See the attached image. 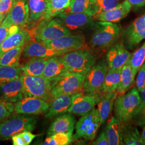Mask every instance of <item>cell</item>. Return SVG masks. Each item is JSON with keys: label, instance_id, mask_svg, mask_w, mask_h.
<instances>
[{"label": "cell", "instance_id": "cell-17", "mask_svg": "<svg viewBox=\"0 0 145 145\" xmlns=\"http://www.w3.org/2000/svg\"><path fill=\"white\" fill-rule=\"evenodd\" d=\"M20 78L0 85V99L15 103L24 98Z\"/></svg>", "mask_w": 145, "mask_h": 145}, {"label": "cell", "instance_id": "cell-28", "mask_svg": "<svg viewBox=\"0 0 145 145\" xmlns=\"http://www.w3.org/2000/svg\"><path fill=\"white\" fill-rule=\"evenodd\" d=\"M105 132L109 145H123L121 139V124L114 117L109 121Z\"/></svg>", "mask_w": 145, "mask_h": 145}, {"label": "cell", "instance_id": "cell-4", "mask_svg": "<svg viewBox=\"0 0 145 145\" xmlns=\"http://www.w3.org/2000/svg\"><path fill=\"white\" fill-rule=\"evenodd\" d=\"M69 72L86 74L97 61L93 50L83 48L60 56Z\"/></svg>", "mask_w": 145, "mask_h": 145}, {"label": "cell", "instance_id": "cell-6", "mask_svg": "<svg viewBox=\"0 0 145 145\" xmlns=\"http://www.w3.org/2000/svg\"><path fill=\"white\" fill-rule=\"evenodd\" d=\"M101 125L98 110L93 108L87 114L82 116L76 123V132L73 135V140L82 139L93 141L95 139Z\"/></svg>", "mask_w": 145, "mask_h": 145}, {"label": "cell", "instance_id": "cell-39", "mask_svg": "<svg viewBox=\"0 0 145 145\" xmlns=\"http://www.w3.org/2000/svg\"><path fill=\"white\" fill-rule=\"evenodd\" d=\"M121 0H96L99 6V12H103L113 9L120 3Z\"/></svg>", "mask_w": 145, "mask_h": 145}, {"label": "cell", "instance_id": "cell-26", "mask_svg": "<svg viewBox=\"0 0 145 145\" xmlns=\"http://www.w3.org/2000/svg\"><path fill=\"white\" fill-rule=\"evenodd\" d=\"M49 57H33L21 66L23 75L32 76H41Z\"/></svg>", "mask_w": 145, "mask_h": 145}, {"label": "cell", "instance_id": "cell-48", "mask_svg": "<svg viewBox=\"0 0 145 145\" xmlns=\"http://www.w3.org/2000/svg\"><path fill=\"white\" fill-rule=\"evenodd\" d=\"M140 139L141 142L142 143V145H145V126L143 127V130L140 135Z\"/></svg>", "mask_w": 145, "mask_h": 145}, {"label": "cell", "instance_id": "cell-2", "mask_svg": "<svg viewBox=\"0 0 145 145\" xmlns=\"http://www.w3.org/2000/svg\"><path fill=\"white\" fill-rule=\"evenodd\" d=\"M22 93L24 97H34L42 99L47 102L53 101L51 96L52 88L60 79L21 75Z\"/></svg>", "mask_w": 145, "mask_h": 145}, {"label": "cell", "instance_id": "cell-7", "mask_svg": "<svg viewBox=\"0 0 145 145\" xmlns=\"http://www.w3.org/2000/svg\"><path fill=\"white\" fill-rule=\"evenodd\" d=\"M108 69L107 62L104 59L96 61L86 74L82 88L83 94H101V90Z\"/></svg>", "mask_w": 145, "mask_h": 145}, {"label": "cell", "instance_id": "cell-21", "mask_svg": "<svg viewBox=\"0 0 145 145\" xmlns=\"http://www.w3.org/2000/svg\"><path fill=\"white\" fill-rule=\"evenodd\" d=\"M75 123L76 120L72 114H63L52 123L47 131V135L49 136L57 133H73Z\"/></svg>", "mask_w": 145, "mask_h": 145}, {"label": "cell", "instance_id": "cell-44", "mask_svg": "<svg viewBox=\"0 0 145 145\" xmlns=\"http://www.w3.org/2000/svg\"><path fill=\"white\" fill-rule=\"evenodd\" d=\"M21 133L25 145H30L32 140L37 137L36 135L32 134L31 131H24L21 132Z\"/></svg>", "mask_w": 145, "mask_h": 145}, {"label": "cell", "instance_id": "cell-27", "mask_svg": "<svg viewBox=\"0 0 145 145\" xmlns=\"http://www.w3.org/2000/svg\"><path fill=\"white\" fill-rule=\"evenodd\" d=\"M137 73L128 62L123 67L120 81L116 90L118 95L125 93L130 89L135 82Z\"/></svg>", "mask_w": 145, "mask_h": 145}, {"label": "cell", "instance_id": "cell-35", "mask_svg": "<svg viewBox=\"0 0 145 145\" xmlns=\"http://www.w3.org/2000/svg\"><path fill=\"white\" fill-rule=\"evenodd\" d=\"M20 29V26L13 24L10 16L8 14L0 24V45L7 37L18 31Z\"/></svg>", "mask_w": 145, "mask_h": 145}, {"label": "cell", "instance_id": "cell-45", "mask_svg": "<svg viewBox=\"0 0 145 145\" xmlns=\"http://www.w3.org/2000/svg\"><path fill=\"white\" fill-rule=\"evenodd\" d=\"M21 133L14 135L11 137L12 144L14 145H25Z\"/></svg>", "mask_w": 145, "mask_h": 145}, {"label": "cell", "instance_id": "cell-5", "mask_svg": "<svg viewBox=\"0 0 145 145\" xmlns=\"http://www.w3.org/2000/svg\"><path fill=\"white\" fill-rule=\"evenodd\" d=\"M90 44L93 48L103 49L112 46L120 35V27L113 23L99 21L94 24Z\"/></svg>", "mask_w": 145, "mask_h": 145}, {"label": "cell", "instance_id": "cell-41", "mask_svg": "<svg viewBox=\"0 0 145 145\" xmlns=\"http://www.w3.org/2000/svg\"><path fill=\"white\" fill-rule=\"evenodd\" d=\"M132 123L135 125L141 127L145 126V106L137 112L133 117Z\"/></svg>", "mask_w": 145, "mask_h": 145}, {"label": "cell", "instance_id": "cell-18", "mask_svg": "<svg viewBox=\"0 0 145 145\" xmlns=\"http://www.w3.org/2000/svg\"><path fill=\"white\" fill-rule=\"evenodd\" d=\"M81 93L71 95H61L53 99L52 103L50 104V108L46 113L45 117L50 118L67 112L68 110L71 106L74 99Z\"/></svg>", "mask_w": 145, "mask_h": 145}, {"label": "cell", "instance_id": "cell-36", "mask_svg": "<svg viewBox=\"0 0 145 145\" xmlns=\"http://www.w3.org/2000/svg\"><path fill=\"white\" fill-rule=\"evenodd\" d=\"M20 67H9L0 66V85L11 81L21 76Z\"/></svg>", "mask_w": 145, "mask_h": 145}, {"label": "cell", "instance_id": "cell-49", "mask_svg": "<svg viewBox=\"0 0 145 145\" xmlns=\"http://www.w3.org/2000/svg\"><path fill=\"white\" fill-rule=\"evenodd\" d=\"M7 14H0V24L2 23V22L4 20Z\"/></svg>", "mask_w": 145, "mask_h": 145}, {"label": "cell", "instance_id": "cell-19", "mask_svg": "<svg viewBox=\"0 0 145 145\" xmlns=\"http://www.w3.org/2000/svg\"><path fill=\"white\" fill-rule=\"evenodd\" d=\"M31 33L25 30L20 29L7 37L0 45V57L8 51L20 46H23L30 39Z\"/></svg>", "mask_w": 145, "mask_h": 145}, {"label": "cell", "instance_id": "cell-9", "mask_svg": "<svg viewBox=\"0 0 145 145\" xmlns=\"http://www.w3.org/2000/svg\"><path fill=\"white\" fill-rule=\"evenodd\" d=\"M86 74L69 72L60 78L52 88V99L61 95L82 92Z\"/></svg>", "mask_w": 145, "mask_h": 145}, {"label": "cell", "instance_id": "cell-25", "mask_svg": "<svg viewBox=\"0 0 145 145\" xmlns=\"http://www.w3.org/2000/svg\"><path fill=\"white\" fill-rule=\"evenodd\" d=\"M117 95L116 91L101 93L100 95L99 102L97 103V110L101 124L105 123L111 114Z\"/></svg>", "mask_w": 145, "mask_h": 145}, {"label": "cell", "instance_id": "cell-34", "mask_svg": "<svg viewBox=\"0 0 145 145\" xmlns=\"http://www.w3.org/2000/svg\"><path fill=\"white\" fill-rule=\"evenodd\" d=\"M73 141L72 133H57L49 135L44 142L43 145H67Z\"/></svg>", "mask_w": 145, "mask_h": 145}, {"label": "cell", "instance_id": "cell-20", "mask_svg": "<svg viewBox=\"0 0 145 145\" xmlns=\"http://www.w3.org/2000/svg\"><path fill=\"white\" fill-rule=\"evenodd\" d=\"M23 57L27 59L33 57H51L59 56L57 52L47 47L42 42L32 40L27 42L23 48Z\"/></svg>", "mask_w": 145, "mask_h": 145}, {"label": "cell", "instance_id": "cell-24", "mask_svg": "<svg viewBox=\"0 0 145 145\" xmlns=\"http://www.w3.org/2000/svg\"><path fill=\"white\" fill-rule=\"evenodd\" d=\"M99 10L96 0H72L70 5L63 12L82 13L93 17Z\"/></svg>", "mask_w": 145, "mask_h": 145}, {"label": "cell", "instance_id": "cell-29", "mask_svg": "<svg viewBox=\"0 0 145 145\" xmlns=\"http://www.w3.org/2000/svg\"><path fill=\"white\" fill-rule=\"evenodd\" d=\"M140 133L133 123L121 124V139L123 145H143Z\"/></svg>", "mask_w": 145, "mask_h": 145}, {"label": "cell", "instance_id": "cell-11", "mask_svg": "<svg viewBox=\"0 0 145 145\" xmlns=\"http://www.w3.org/2000/svg\"><path fill=\"white\" fill-rule=\"evenodd\" d=\"M122 42L125 47L132 50L145 39V13L136 18L121 33Z\"/></svg>", "mask_w": 145, "mask_h": 145}, {"label": "cell", "instance_id": "cell-23", "mask_svg": "<svg viewBox=\"0 0 145 145\" xmlns=\"http://www.w3.org/2000/svg\"><path fill=\"white\" fill-rule=\"evenodd\" d=\"M68 72L65 65L59 56L48 58L42 75L48 78L59 79Z\"/></svg>", "mask_w": 145, "mask_h": 145}, {"label": "cell", "instance_id": "cell-42", "mask_svg": "<svg viewBox=\"0 0 145 145\" xmlns=\"http://www.w3.org/2000/svg\"><path fill=\"white\" fill-rule=\"evenodd\" d=\"M16 0H0V14H8L14 5Z\"/></svg>", "mask_w": 145, "mask_h": 145}, {"label": "cell", "instance_id": "cell-3", "mask_svg": "<svg viewBox=\"0 0 145 145\" xmlns=\"http://www.w3.org/2000/svg\"><path fill=\"white\" fill-rule=\"evenodd\" d=\"M38 118L34 115L16 114L0 121V140H7L24 131H32Z\"/></svg>", "mask_w": 145, "mask_h": 145}, {"label": "cell", "instance_id": "cell-12", "mask_svg": "<svg viewBox=\"0 0 145 145\" xmlns=\"http://www.w3.org/2000/svg\"><path fill=\"white\" fill-rule=\"evenodd\" d=\"M50 104L46 101L34 97H24L14 104V112L17 114L38 115L46 114Z\"/></svg>", "mask_w": 145, "mask_h": 145}, {"label": "cell", "instance_id": "cell-47", "mask_svg": "<svg viewBox=\"0 0 145 145\" xmlns=\"http://www.w3.org/2000/svg\"><path fill=\"white\" fill-rule=\"evenodd\" d=\"M140 93H141V95H140L141 103H140V106H139V108L137 109L135 114L137 112H138L139 111H140L141 109L143 108L145 106V86L144 89H142V90L140 92Z\"/></svg>", "mask_w": 145, "mask_h": 145}, {"label": "cell", "instance_id": "cell-14", "mask_svg": "<svg viewBox=\"0 0 145 145\" xmlns=\"http://www.w3.org/2000/svg\"><path fill=\"white\" fill-rule=\"evenodd\" d=\"M131 56L123 43L119 42L111 47L106 54V62L108 70L122 68L128 62Z\"/></svg>", "mask_w": 145, "mask_h": 145}, {"label": "cell", "instance_id": "cell-31", "mask_svg": "<svg viewBox=\"0 0 145 145\" xmlns=\"http://www.w3.org/2000/svg\"><path fill=\"white\" fill-rule=\"evenodd\" d=\"M23 46L11 49L0 57V66L9 67H20V59L23 50Z\"/></svg>", "mask_w": 145, "mask_h": 145}, {"label": "cell", "instance_id": "cell-46", "mask_svg": "<svg viewBox=\"0 0 145 145\" xmlns=\"http://www.w3.org/2000/svg\"><path fill=\"white\" fill-rule=\"evenodd\" d=\"M135 9H138L145 6V0H126Z\"/></svg>", "mask_w": 145, "mask_h": 145}, {"label": "cell", "instance_id": "cell-40", "mask_svg": "<svg viewBox=\"0 0 145 145\" xmlns=\"http://www.w3.org/2000/svg\"><path fill=\"white\" fill-rule=\"evenodd\" d=\"M136 80V86L140 93L145 86V63H144L138 71Z\"/></svg>", "mask_w": 145, "mask_h": 145}, {"label": "cell", "instance_id": "cell-16", "mask_svg": "<svg viewBox=\"0 0 145 145\" xmlns=\"http://www.w3.org/2000/svg\"><path fill=\"white\" fill-rule=\"evenodd\" d=\"M131 9L130 3L125 0L110 10L97 13L93 17L97 21L115 23L124 18L130 13Z\"/></svg>", "mask_w": 145, "mask_h": 145}, {"label": "cell", "instance_id": "cell-32", "mask_svg": "<svg viewBox=\"0 0 145 145\" xmlns=\"http://www.w3.org/2000/svg\"><path fill=\"white\" fill-rule=\"evenodd\" d=\"M29 15L28 23L42 18L47 8L46 0H28Z\"/></svg>", "mask_w": 145, "mask_h": 145}, {"label": "cell", "instance_id": "cell-38", "mask_svg": "<svg viewBox=\"0 0 145 145\" xmlns=\"http://www.w3.org/2000/svg\"><path fill=\"white\" fill-rule=\"evenodd\" d=\"M14 111V103L0 99V121L9 117Z\"/></svg>", "mask_w": 145, "mask_h": 145}, {"label": "cell", "instance_id": "cell-30", "mask_svg": "<svg viewBox=\"0 0 145 145\" xmlns=\"http://www.w3.org/2000/svg\"><path fill=\"white\" fill-rule=\"evenodd\" d=\"M71 1L72 0H46V11L42 18L43 20H51L62 13L70 5Z\"/></svg>", "mask_w": 145, "mask_h": 145}, {"label": "cell", "instance_id": "cell-37", "mask_svg": "<svg viewBox=\"0 0 145 145\" xmlns=\"http://www.w3.org/2000/svg\"><path fill=\"white\" fill-rule=\"evenodd\" d=\"M145 60V42L139 49L131 54L128 63L130 66L138 72Z\"/></svg>", "mask_w": 145, "mask_h": 145}, {"label": "cell", "instance_id": "cell-15", "mask_svg": "<svg viewBox=\"0 0 145 145\" xmlns=\"http://www.w3.org/2000/svg\"><path fill=\"white\" fill-rule=\"evenodd\" d=\"M100 95H84L81 92L74 99L67 112L81 116L87 114L99 102Z\"/></svg>", "mask_w": 145, "mask_h": 145}, {"label": "cell", "instance_id": "cell-22", "mask_svg": "<svg viewBox=\"0 0 145 145\" xmlns=\"http://www.w3.org/2000/svg\"><path fill=\"white\" fill-rule=\"evenodd\" d=\"M13 24L23 26L28 23L29 8L27 0H16L15 2L8 13Z\"/></svg>", "mask_w": 145, "mask_h": 145}, {"label": "cell", "instance_id": "cell-8", "mask_svg": "<svg viewBox=\"0 0 145 145\" xmlns=\"http://www.w3.org/2000/svg\"><path fill=\"white\" fill-rule=\"evenodd\" d=\"M71 34L59 19L43 21L33 31L34 38L38 42L52 40Z\"/></svg>", "mask_w": 145, "mask_h": 145}, {"label": "cell", "instance_id": "cell-33", "mask_svg": "<svg viewBox=\"0 0 145 145\" xmlns=\"http://www.w3.org/2000/svg\"><path fill=\"white\" fill-rule=\"evenodd\" d=\"M121 68L115 70H108L104 81L101 93L116 91L119 84Z\"/></svg>", "mask_w": 145, "mask_h": 145}, {"label": "cell", "instance_id": "cell-10", "mask_svg": "<svg viewBox=\"0 0 145 145\" xmlns=\"http://www.w3.org/2000/svg\"><path fill=\"white\" fill-rule=\"evenodd\" d=\"M42 42L57 52L59 56L85 48L86 46L85 37L81 34H71L52 40Z\"/></svg>", "mask_w": 145, "mask_h": 145}, {"label": "cell", "instance_id": "cell-43", "mask_svg": "<svg viewBox=\"0 0 145 145\" xmlns=\"http://www.w3.org/2000/svg\"><path fill=\"white\" fill-rule=\"evenodd\" d=\"M93 145H109V142L105 131L102 132L97 138L93 142Z\"/></svg>", "mask_w": 145, "mask_h": 145}, {"label": "cell", "instance_id": "cell-13", "mask_svg": "<svg viewBox=\"0 0 145 145\" xmlns=\"http://www.w3.org/2000/svg\"><path fill=\"white\" fill-rule=\"evenodd\" d=\"M58 17L69 30L84 29L95 24L93 17L85 14L62 12Z\"/></svg>", "mask_w": 145, "mask_h": 145}, {"label": "cell", "instance_id": "cell-50", "mask_svg": "<svg viewBox=\"0 0 145 145\" xmlns=\"http://www.w3.org/2000/svg\"><path fill=\"white\" fill-rule=\"evenodd\" d=\"M144 63H145V61H144Z\"/></svg>", "mask_w": 145, "mask_h": 145}, {"label": "cell", "instance_id": "cell-1", "mask_svg": "<svg viewBox=\"0 0 145 145\" xmlns=\"http://www.w3.org/2000/svg\"><path fill=\"white\" fill-rule=\"evenodd\" d=\"M141 103L140 93L137 88L117 95L114 106V115L121 124L132 123L137 109Z\"/></svg>", "mask_w": 145, "mask_h": 145}]
</instances>
